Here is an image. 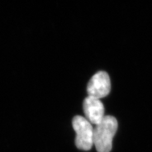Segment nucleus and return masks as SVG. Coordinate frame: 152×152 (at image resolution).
Returning a JSON list of instances; mask_svg holds the SVG:
<instances>
[{"label":"nucleus","mask_w":152,"mask_h":152,"mask_svg":"<svg viewBox=\"0 0 152 152\" xmlns=\"http://www.w3.org/2000/svg\"><path fill=\"white\" fill-rule=\"evenodd\" d=\"M83 109L87 120L95 125L100 123L104 118V109L100 99L88 96L83 102Z\"/></svg>","instance_id":"obj_4"},{"label":"nucleus","mask_w":152,"mask_h":152,"mask_svg":"<svg viewBox=\"0 0 152 152\" xmlns=\"http://www.w3.org/2000/svg\"><path fill=\"white\" fill-rule=\"evenodd\" d=\"M111 83L108 74L103 71L94 74L88 83V94L90 97L99 99L107 96L110 91Z\"/></svg>","instance_id":"obj_3"},{"label":"nucleus","mask_w":152,"mask_h":152,"mask_svg":"<svg viewBox=\"0 0 152 152\" xmlns=\"http://www.w3.org/2000/svg\"><path fill=\"white\" fill-rule=\"evenodd\" d=\"M116 118L110 115L104 116L100 123L96 125L93 132V144L98 152H110L112 141L117 130Z\"/></svg>","instance_id":"obj_1"},{"label":"nucleus","mask_w":152,"mask_h":152,"mask_svg":"<svg viewBox=\"0 0 152 152\" xmlns=\"http://www.w3.org/2000/svg\"><path fill=\"white\" fill-rule=\"evenodd\" d=\"M72 126L76 133L75 145L79 150L88 151L93 144L94 129L86 118L77 115L72 120Z\"/></svg>","instance_id":"obj_2"}]
</instances>
